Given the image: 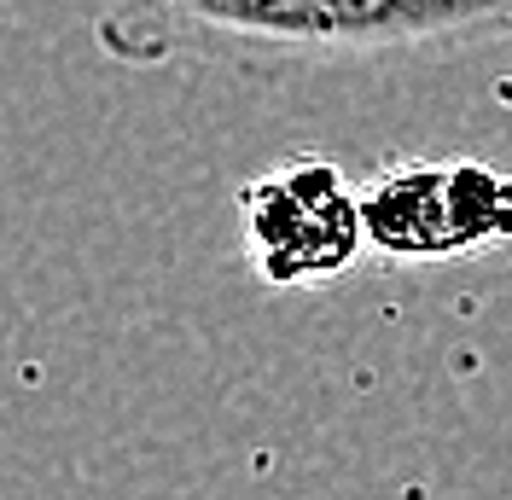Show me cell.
Masks as SVG:
<instances>
[{"label":"cell","instance_id":"cell-1","mask_svg":"<svg viewBox=\"0 0 512 500\" xmlns=\"http://www.w3.org/2000/svg\"><path fill=\"white\" fill-rule=\"evenodd\" d=\"M111 64H315L454 59L512 41V0H111L94 18Z\"/></svg>","mask_w":512,"mask_h":500},{"label":"cell","instance_id":"cell-2","mask_svg":"<svg viewBox=\"0 0 512 500\" xmlns=\"http://www.w3.org/2000/svg\"><path fill=\"white\" fill-rule=\"evenodd\" d=\"M239 245L268 291H315L367 256L355 181L326 152H291L239 187Z\"/></svg>","mask_w":512,"mask_h":500},{"label":"cell","instance_id":"cell-3","mask_svg":"<svg viewBox=\"0 0 512 500\" xmlns=\"http://www.w3.org/2000/svg\"><path fill=\"white\" fill-rule=\"evenodd\" d=\"M361 233L384 262H466L512 245V175L495 163L402 157L361 187Z\"/></svg>","mask_w":512,"mask_h":500}]
</instances>
